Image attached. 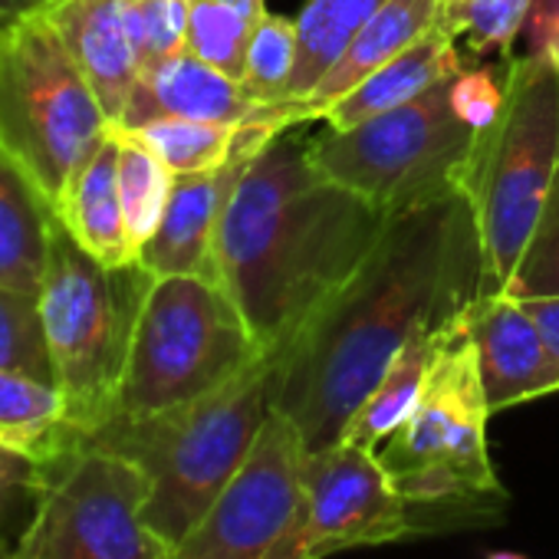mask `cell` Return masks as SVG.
I'll use <instances>...</instances> for the list:
<instances>
[{"mask_svg": "<svg viewBox=\"0 0 559 559\" xmlns=\"http://www.w3.org/2000/svg\"><path fill=\"white\" fill-rule=\"evenodd\" d=\"M480 290L484 253L464 191L389 217L362 266L276 353V412L307 451L340 444L412 333L444 326Z\"/></svg>", "mask_w": 559, "mask_h": 559, "instance_id": "6da1fadb", "label": "cell"}, {"mask_svg": "<svg viewBox=\"0 0 559 559\" xmlns=\"http://www.w3.org/2000/svg\"><path fill=\"white\" fill-rule=\"evenodd\" d=\"M307 126L280 129L250 158L214 234L217 284L266 353L287 349L389 224L317 165Z\"/></svg>", "mask_w": 559, "mask_h": 559, "instance_id": "7a4b0ae2", "label": "cell"}, {"mask_svg": "<svg viewBox=\"0 0 559 559\" xmlns=\"http://www.w3.org/2000/svg\"><path fill=\"white\" fill-rule=\"evenodd\" d=\"M280 362L266 353L257 366L152 418H109L80 441L132 457L148 477V526L175 549L247 461L276 408Z\"/></svg>", "mask_w": 559, "mask_h": 559, "instance_id": "3957f363", "label": "cell"}, {"mask_svg": "<svg viewBox=\"0 0 559 559\" xmlns=\"http://www.w3.org/2000/svg\"><path fill=\"white\" fill-rule=\"evenodd\" d=\"M490 415L477 346L457 313L438 333L412 415L376 451L415 516L471 513L487 500H503V484L487 454Z\"/></svg>", "mask_w": 559, "mask_h": 559, "instance_id": "277c9868", "label": "cell"}, {"mask_svg": "<svg viewBox=\"0 0 559 559\" xmlns=\"http://www.w3.org/2000/svg\"><path fill=\"white\" fill-rule=\"evenodd\" d=\"M503 106L474 135L461 191L480 234L484 290H507L559 168V70L533 53L503 63Z\"/></svg>", "mask_w": 559, "mask_h": 559, "instance_id": "5b68a950", "label": "cell"}, {"mask_svg": "<svg viewBox=\"0 0 559 559\" xmlns=\"http://www.w3.org/2000/svg\"><path fill=\"white\" fill-rule=\"evenodd\" d=\"M152 273L142 263L106 266L86 253L63 221L53 230L40 280V317L53 379L70 405L76 435L112 418L132 333Z\"/></svg>", "mask_w": 559, "mask_h": 559, "instance_id": "8992f818", "label": "cell"}, {"mask_svg": "<svg viewBox=\"0 0 559 559\" xmlns=\"http://www.w3.org/2000/svg\"><path fill=\"white\" fill-rule=\"evenodd\" d=\"M266 349L207 276H155L135 320L112 418H152L211 395Z\"/></svg>", "mask_w": 559, "mask_h": 559, "instance_id": "52a82bcc", "label": "cell"}, {"mask_svg": "<svg viewBox=\"0 0 559 559\" xmlns=\"http://www.w3.org/2000/svg\"><path fill=\"white\" fill-rule=\"evenodd\" d=\"M109 135L112 122L47 8L0 27V148L53 207Z\"/></svg>", "mask_w": 559, "mask_h": 559, "instance_id": "ba28073f", "label": "cell"}, {"mask_svg": "<svg viewBox=\"0 0 559 559\" xmlns=\"http://www.w3.org/2000/svg\"><path fill=\"white\" fill-rule=\"evenodd\" d=\"M474 129L451 106V80L353 129L313 132L317 165L385 217L461 191Z\"/></svg>", "mask_w": 559, "mask_h": 559, "instance_id": "9c48e42d", "label": "cell"}, {"mask_svg": "<svg viewBox=\"0 0 559 559\" xmlns=\"http://www.w3.org/2000/svg\"><path fill=\"white\" fill-rule=\"evenodd\" d=\"M145 503L148 477L132 457L76 441L50 461L47 490L17 549L24 559H171Z\"/></svg>", "mask_w": 559, "mask_h": 559, "instance_id": "30bf717a", "label": "cell"}, {"mask_svg": "<svg viewBox=\"0 0 559 559\" xmlns=\"http://www.w3.org/2000/svg\"><path fill=\"white\" fill-rule=\"evenodd\" d=\"M415 533H421V523L389 480L379 454L340 441L307 451L297 507L263 559H326Z\"/></svg>", "mask_w": 559, "mask_h": 559, "instance_id": "8fae6325", "label": "cell"}, {"mask_svg": "<svg viewBox=\"0 0 559 559\" xmlns=\"http://www.w3.org/2000/svg\"><path fill=\"white\" fill-rule=\"evenodd\" d=\"M304 467V435L273 408L240 471L171 549V559H263L297 507Z\"/></svg>", "mask_w": 559, "mask_h": 559, "instance_id": "7c38bea8", "label": "cell"}, {"mask_svg": "<svg viewBox=\"0 0 559 559\" xmlns=\"http://www.w3.org/2000/svg\"><path fill=\"white\" fill-rule=\"evenodd\" d=\"M287 126H243L234 155L207 171L175 175L165 214L139 253V263L152 276H207L214 273V234L217 221L247 171L250 158Z\"/></svg>", "mask_w": 559, "mask_h": 559, "instance_id": "4fadbf2b", "label": "cell"}, {"mask_svg": "<svg viewBox=\"0 0 559 559\" xmlns=\"http://www.w3.org/2000/svg\"><path fill=\"white\" fill-rule=\"evenodd\" d=\"M155 119H194L234 129L310 122L304 106L257 103L234 76L214 70L188 50L139 73L122 122L112 129H139Z\"/></svg>", "mask_w": 559, "mask_h": 559, "instance_id": "5bb4252c", "label": "cell"}, {"mask_svg": "<svg viewBox=\"0 0 559 559\" xmlns=\"http://www.w3.org/2000/svg\"><path fill=\"white\" fill-rule=\"evenodd\" d=\"M461 320L477 346L480 379L493 415L559 392V356L516 297L507 290L477 294L461 310Z\"/></svg>", "mask_w": 559, "mask_h": 559, "instance_id": "9a60e30c", "label": "cell"}, {"mask_svg": "<svg viewBox=\"0 0 559 559\" xmlns=\"http://www.w3.org/2000/svg\"><path fill=\"white\" fill-rule=\"evenodd\" d=\"M47 14L86 83L99 96L109 122L119 126L139 80L126 0H50Z\"/></svg>", "mask_w": 559, "mask_h": 559, "instance_id": "2e32d148", "label": "cell"}, {"mask_svg": "<svg viewBox=\"0 0 559 559\" xmlns=\"http://www.w3.org/2000/svg\"><path fill=\"white\" fill-rule=\"evenodd\" d=\"M464 67L467 63L457 50V37L438 17V24L421 40H415L405 53H399L395 60L379 67L372 76H366L353 93L326 106L317 122L330 129H353L366 119H376L382 112H392L412 103L415 96L438 86L441 80L457 76Z\"/></svg>", "mask_w": 559, "mask_h": 559, "instance_id": "e0dca14e", "label": "cell"}, {"mask_svg": "<svg viewBox=\"0 0 559 559\" xmlns=\"http://www.w3.org/2000/svg\"><path fill=\"white\" fill-rule=\"evenodd\" d=\"M57 214L73 240L103 260L106 266L139 263V247L132 243L122 194H119V142L116 132L103 148L70 178L57 201Z\"/></svg>", "mask_w": 559, "mask_h": 559, "instance_id": "ac0fdd59", "label": "cell"}, {"mask_svg": "<svg viewBox=\"0 0 559 559\" xmlns=\"http://www.w3.org/2000/svg\"><path fill=\"white\" fill-rule=\"evenodd\" d=\"M57 224L53 201L0 148V287L40 290Z\"/></svg>", "mask_w": 559, "mask_h": 559, "instance_id": "d6986e66", "label": "cell"}, {"mask_svg": "<svg viewBox=\"0 0 559 559\" xmlns=\"http://www.w3.org/2000/svg\"><path fill=\"white\" fill-rule=\"evenodd\" d=\"M444 0H385L372 14V21L356 34V40L346 47L340 63L320 80V86L304 99V112L310 122L320 119L326 106L353 93L366 76H372L379 67L405 53L415 40H421L441 17Z\"/></svg>", "mask_w": 559, "mask_h": 559, "instance_id": "ffe728a7", "label": "cell"}, {"mask_svg": "<svg viewBox=\"0 0 559 559\" xmlns=\"http://www.w3.org/2000/svg\"><path fill=\"white\" fill-rule=\"evenodd\" d=\"M80 441L57 382L0 369V444L57 461Z\"/></svg>", "mask_w": 559, "mask_h": 559, "instance_id": "44dd1931", "label": "cell"}, {"mask_svg": "<svg viewBox=\"0 0 559 559\" xmlns=\"http://www.w3.org/2000/svg\"><path fill=\"white\" fill-rule=\"evenodd\" d=\"M438 333L441 326H421L412 333V340L402 346V353L392 359V366L385 369L372 395L362 402V408L349 421L343 441L359 444L366 451H379V444L412 415L421 395L425 376L431 369V359H435Z\"/></svg>", "mask_w": 559, "mask_h": 559, "instance_id": "7402d4cb", "label": "cell"}, {"mask_svg": "<svg viewBox=\"0 0 559 559\" xmlns=\"http://www.w3.org/2000/svg\"><path fill=\"white\" fill-rule=\"evenodd\" d=\"M385 0H307L297 17V67L290 80V103H300L340 63L356 34L372 21Z\"/></svg>", "mask_w": 559, "mask_h": 559, "instance_id": "603a6c76", "label": "cell"}, {"mask_svg": "<svg viewBox=\"0 0 559 559\" xmlns=\"http://www.w3.org/2000/svg\"><path fill=\"white\" fill-rule=\"evenodd\" d=\"M263 17V0H188V53L240 83Z\"/></svg>", "mask_w": 559, "mask_h": 559, "instance_id": "cb8c5ba5", "label": "cell"}, {"mask_svg": "<svg viewBox=\"0 0 559 559\" xmlns=\"http://www.w3.org/2000/svg\"><path fill=\"white\" fill-rule=\"evenodd\" d=\"M116 142H119V194H122V211H126V224L132 234V243L142 247L148 243V237L155 234L171 185H175V171L145 145L139 142L132 132L126 129H112Z\"/></svg>", "mask_w": 559, "mask_h": 559, "instance_id": "d4e9b609", "label": "cell"}, {"mask_svg": "<svg viewBox=\"0 0 559 559\" xmlns=\"http://www.w3.org/2000/svg\"><path fill=\"white\" fill-rule=\"evenodd\" d=\"M139 142H145L175 175L207 171L224 165L237 142L240 129L234 126H214V122H194V119H155L139 129H126Z\"/></svg>", "mask_w": 559, "mask_h": 559, "instance_id": "484cf974", "label": "cell"}, {"mask_svg": "<svg viewBox=\"0 0 559 559\" xmlns=\"http://www.w3.org/2000/svg\"><path fill=\"white\" fill-rule=\"evenodd\" d=\"M297 21L280 17V14H266L250 40L247 50V67H243V80L240 86L266 106H300L290 103V80H294V67H297Z\"/></svg>", "mask_w": 559, "mask_h": 559, "instance_id": "4316f807", "label": "cell"}, {"mask_svg": "<svg viewBox=\"0 0 559 559\" xmlns=\"http://www.w3.org/2000/svg\"><path fill=\"white\" fill-rule=\"evenodd\" d=\"M530 4L533 0H457V4H441V24L464 40L471 57H510L513 40L523 34Z\"/></svg>", "mask_w": 559, "mask_h": 559, "instance_id": "83f0119b", "label": "cell"}, {"mask_svg": "<svg viewBox=\"0 0 559 559\" xmlns=\"http://www.w3.org/2000/svg\"><path fill=\"white\" fill-rule=\"evenodd\" d=\"M0 369L57 382L37 294L0 287Z\"/></svg>", "mask_w": 559, "mask_h": 559, "instance_id": "f1b7e54d", "label": "cell"}, {"mask_svg": "<svg viewBox=\"0 0 559 559\" xmlns=\"http://www.w3.org/2000/svg\"><path fill=\"white\" fill-rule=\"evenodd\" d=\"M507 294L516 300L559 297V168L543 198L539 217L530 230V240L516 260Z\"/></svg>", "mask_w": 559, "mask_h": 559, "instance_id": "f546056e", "label": "cell"}, {"mask_svg": "<svg viewBox=\"0 0 559 559\" xmlns=\"http://www.w3.org/2000/svg\"><path fill=\"white\" fill-rule=\"evenodd\" d=\"M47 461L11 444H0V549L17 546V539L24 536L47 490Z\"/></svg>", "mask_w": 559, "mask_h": 559, "instance_id": "4dcf8cb0", "label": "cell"}, {"mask_svg": "<svg viewBox=\"0 0 559 559\" xmlns=\"http://www.w3.org/2000/svg\"><path fill=\"white\" fill-rule=\"evenodd\" d=\"M139 73L188 50V0H126Z\"/></svg>", "mask_w": 559, "mask_h": 559, "instance_id": "1f68e13d", "label": "cell"}, {"mask_svg": "<svg viewBox=\"0 0 559 559\" xmlns=\"http://www.w3.org/2000/svg\"><path fill=\"white\" fill-rule=\"evenodd\" d=\"M503 63L500 67H464L457 76H451V106L454 112L474 129H487L500 106H503Z\"/></svg>", "mask_w": 559, "mask_h": 559, "instance_id": "d6a6232c", "label": "cell"}, {"mask_svg": "<svg viewBox=\"0 0 559 559\" xmlns=\"http://www.w3.org/2000/svg\"><path fill=\"white\" fill-rule=\"evenodd\" d=\"M523 34H526V53L559 70V0H533Z\"/></svg>", "mask_w": 559, "mask_h": 559, "instance_id": "836d02e7", "label": "cell"}, {"mask_svg": "<svg viewBox=\"0 0 559 559\" xmlns=\"http://www.w3.org/2000/svg\"><path fill=\"white\" fill-rule=\"evenodd\" d=\"M520 304L536 320V326H539L543 340L549 343V349L559 356V297H526Z\"/></svg>", "mask_w": 559, "mask_h": 559, "instance_id": "e575fe53", "label": "cell"}, {"mask_svg": "<svg viewBox=\"0 0 559 559\" xmlns=\"http://www.w3.org/2000/svg\"><path fill=\"white\" fill-rule=\"evenodd\" d=\"M50 0H0V27L24 17V14H34V11H44Z\"/></svg>", "mask_w": 559, "mask_h": 559, "instance_id": "d590c367", "label": "cell"}, {"mask_svg": "<svg viewBox=\"0 0 559 559\" xmlns=\"http://www.w3.org/2000/svg\"><path fill=\"white\" fill-rule=\"evenodd\" d=\"M0 559H24V552L17 546H11V549H0Z\"/></svg>", "mask_w": 559, "mask_h": 559, "instance_id": "8d00e7d4", "label": "cell"}, {"mask_svg": "<svg viewBox=\"0 0 559 559\" xmlns=\"http://www.w3.org/2000/svg\"><path fill=\"white\" fill-rule=\"evenodd\" d=\"M487 559H526V556H520V552H503V549H500V552H490Z\"/></svg>", "mask_w": 559, "mask_h": 559, "instance_id": "74e56055", "label": "cell"}, {"mask_svg": "<svg viewBox=\"0 0 559 559\" xmlns=\"http://www.w3.org/2000/svg\"><path fill=\"white\" fill-rule=\"evenodd\" d=\"M444 4H457V0H444Z\"/></svg>", "mask_w": 559, "mask_h": 559, "instance_id": "f35d334b", "label": "cell"}]
</instances>
